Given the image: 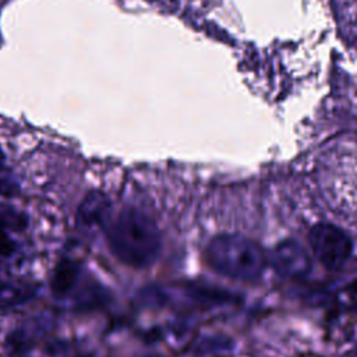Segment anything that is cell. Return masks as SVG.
<instances>
[{"label":"cell","mask_w":357,"mask_h":357,"mask_svg":"<svg viewBox=\"0 0 357 357\" xmlns=\"http://www.w3.org/2000/svg\"><path fill=\"white\" fill-rule=\"evenodd\" d=\"M110 252L124 265L146 268L160 251L162 237L156 223L142 211L126 206L103 227Z\"/></svg>","instance_id":"6da1fadb"},{"label":"cell","mask_w":357,"mask_h":357,"mask_svg":"<svg viewBox=\"0 0 357 357\" xmlns=\"http://www.w3.org/2000/svg\"><path fill=\"white\" fill-rule=\"evenodd\" d=\"M204 257L215 273L241 282L261 278L269 262L265 250L255 240L237 233L212 237L205 247Z\"/></svg>","instance_id":"7a4b0ae2"},{"label":"cell","mask_w":357,"mask_h":357,"mask_svg":"<svg viewBox=\"0 0 357 357\" xmlns=\"http://www.w3.org/2000/svg\"><path fill=\"white\" fill-rule=\"evenodd\" d=\"M308 244L314 257L328 271H340L353 252L350 236L332 223H315L308 231Z\"/></svg>","instance_id":"3957f363"},{"label":"cell","mask_w":357,"mask_h":357,"mask_svg":"<svg viewBox=\"0 0 357 357\" xmlns=\"http://www.w3.org/2000/svg\"><path fill=\"white\" fill-rule=\"evenodd\" d=\"M54 325L50 315L40 314L14 328L4 340V349L10 357H26Z\"/></svg>","instance_id":"277c9868"},{"label":"cell","mask_w":357,"mask_h":357,"mask_svg":"<svg viewBox=\"0 0 357 357\" xmlns=\"http://www.w3.org/2000/svg\"><path fill=\"white\" fill-rule=\"evenodd\" d=\"M273 271L286 279L305 278L311 271V259L305 248L293 238L282 240L268 258Z\"/></svg>","instance_id":"5b68a950"},{"label":"cell","mask_w":357,"mask_h":357,"mask_svg":"<svg viewBox=\"0 0 357 357\" xmlns=\"http://www.w3.org/2000/svg\"><path fill=\"white\" fill-rule=\"evenodd\" d=\"M110 218V201L100 191L89 192L77 211V226L81 230L103 229Z\"/></svg>","instance_id":"8992f818"},{"label":"cell","mask_w":357,"mask_h":357,"mask_svg":"<svg viewBox=\"0 0 357 357\" xmlns=\"http://www.w3.org/2000/svg\"><path fill=\"white\" fill-rule=\"evenodd\" d=\"M39 293V286L22 279L8 278L0 273V311L20 307Z\"/></svg>","instance_id":"52a82bcc"},{"label":"cell","mask_w":357,"mask_h":357,"mask_svg":"<svg viewBox=\"0 0 357 357\" xmlns=\"http://www.w3.org/2000/svg\"><path fill=\"white\" fill-rule=\"evenodd\" d=\"M81 276V264L73 258L63 257L60 258L50 276V291L54 297L63 298L71 293Z\"/></svg>","instance_id":"ba28073f"},{"label":"cell","mask_w":357,"mask_h":357,"mask_svg":"<svg viewBox=\"0 0 357 357\" xmlns=\"http://www.w3.org/2000/svg\"><path fill=\"white\" fill-rule=\"evenodd\" d=\"M28 226V218L13 209L0 211V255L13 257L17 251L15 241L8 236L7 230L21 231Z\"/></svg>","instance_id":"9c48e42d"},{"label":"cell","mask_w":357,"mask_h":357,"mask_svg":"<svg viewBox=\"0 0 357 357\" xmlns=\"http://www.w3.org/2000/svg\"><path fill=\"white\" fill-rule=\"evenodd\" d=\"M53 357H93L92 353L84 351L77 346H70L67 343H57L52 347Z\"/></svg>","instance_id":"30bf717a"},{"label":"cell","mask_w":357,"mask_h":357,"mask_svg":"<svg viewBox=\"0 0 357 357\" xmlns=\"http://www.w3.org/2000/svg\"><path fill=\"white\" fill-rule=\"evenodd\" d=\"M3 165H4V153H3V151L0 148V170L3 169Z\"/></svg>","instance_id":"8fae6325"}]
</instances>
